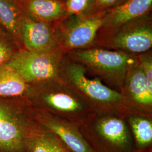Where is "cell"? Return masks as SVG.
<instances>
[{
	"label": "cell",
	"instance_id": "obj_8",
	"mask_svg": "<svg viewBox=\"0 0 152 152\" xmlns=\"http://www.w3.org/2000/svg\"><path fill=\"white\" fill-rule=\"evenodd\" d=\"M20 34L22 44L28 51L42 53L60 48L56 24L38 20L24 12Z\"/></svg>",
	"mask_w": 152,
	"mask_h": 152
},
{
	"label": "cell",
	"instance_id": "obj_4",
	"mask_svg": "<svg viewBox=\"0 0 152 152\" xmlns=\"http://www.w3.org/2000/svg\"><path fill=\"white\" fill-rule=\"evenodd\" d=\"M64 54L60 48L42 53L19 49L5 64L28 84L60 81V66Z\"/></svg>",
	"mask_w": 152,
	"mask_h": 152
},
{
	"label": "cell",
	"instance_id": "obj_16",
	"mask_svg": "<svg viewBox=\"0 0 152 152\" xmlns=\"http://www.w3.org/2000/svg\"><path fill=\"white\" fill-rule=\"evenodd\" d=\"M29 84L9 66H0V96H18L26 94Z\"/></svg>",
	"mask_w": 152,
	"mask_h": 152
},
{
	"label": "cell",
	"instance_id": "obj_14",
	"mask_svg": "<svg viewBox=\"0 0 152 152\" xmlns=\"http://www.w3.org/2000/svg\"><path fill=\"white\" fill-rule=\"evenodd\" d=\"M22 10L16 0H0V27L8 33L18 45H22L20 34Z\"/></svg>",
	"mask_w": 152,
	"mask_h": 152
},
{
	"label": "cell",
	"instance_id": "obj_11",
	"mask_svg": "<svg viewBox=\"0 0 152 152\" xmlns=\"http://www.w3.org/2000/svg\"><path fill=\"white\" fill-rule=\"evenodd\" d=\"M152 7V0H126L107 10L100 29L110 32L128 22L147 15Z\"/></svg>",
	"mask_w": 152,
	"mask_h": 152
},
{
	"label": "cell",
	"instance_id": "obj_18",
	"mask_svg": "<svg viewBox=\"0 0 152 152\" xmlns=\"http://www.w3.org/2000/svg\"><path fill=\"white\" fill-rule=\"evenodd\" d=\"M16 42L3 28L0 27V66L5 64L18 50Z\"/></svg>",
	"mask_w": 152,
	"mask_h": 152
},
{
	"label": "cell",
	"instance_id": "obj_2",
	"mask_svg": "<svg viewBox=\"0 0 152 152\" xmlns=\"http://www.w3.org/2000/svg\"><path fill=\"white\" fill-rule=\"evenodd\" d=\"M92 152H134L125 121L116 114H91L79 127Z\"/></svg>",
	"mask_w": 152,
	"mask_h": 152
},
{
	"label": "cell",
	"instance_id": "obj_22",
	"mask_svg": "<svg viewBox=\"0 0 152 152\" xmlns=\"http://www.w3.org/2000/svg\"><path fill=\"white\" fill-rule=\"evenodd\" d=\"M63 152H72L71 151L67 148V147H66L65 149H64V151H63Z\"/></svg>",
	"mask_w": 152,
	"mask_h": 152
},
{
	"label": "cell",
	"instance_id": "obj_9",
	"mask_svg": "<svg viewBox=\"0 0 152 152\" xmlns=\"http://www.w3.org/2000/svg\"><path fill=\"white\" fill-rule=\"evenodd\" d=\"M126 110H137L140 112L151 113L152 93L149 91L147 80L141 66L137 63L128 70L122 89Z\"/></svg>",
	"mask_w": 152,
	"mask_h": 152
},
{
	"label": "cell",
	"instance_id": "obj_10",
	"mask_svg": "<svg viewBox=\"0 0 152 152\" xmlns=\"http://www.w3.org/2000/svg\"><path fill=\"white\" fill-rule=\"evenodd\" d=\"M39 120L45 128L62 141L72 152H92L79 127L58 117L41 115Z\"/></svg>",
	"mask_w": 152,
	"mask_h": 152
},
{
	"label": "cell",
	"instance_id": "obj_19",
	"mask_svg": "<svg viewBox=\"0 0 152 152\" xmlns=\"http://www.w3.org/2000/svg\"><path fill=\"white\" fill-rule=\"evenodd\" d=\"M137 58L145 77L148 88L152 93V54L147 51L137 55Z\"/></svg>",
	"mask_w": 152,
	"mask_h": 152
},
{
	"label": "cell",
	"instance_id": "obj_23",
	"mask_svg": "<svg viewBox=\"0 0 152 152\" xmlns=\"http://www.w3.org/2000/svg\"><path fill=\"white\" fill-rule=\"evenodd\" d=\"M152 152V150H150V151H148V152Z\"/></svg>",
	"mask_w": 152,
	"mask_h": 152
},
{
	"label": "cell",
	"instance_id": "obj_7",
	"mask_svg": "<svg viewBox=\"0 0 152 152\" xmlns=\"http://www.w3.org/2000/svg\"><path fill=\"white\" fill-rule=\"evenodd\" d=\"M107 46L133 54L149 51L152 46V23L148 15L110 32Z\"/></svg>",
	"mask_w": 152,
	"mask_h": 152
},
{
	"label": "cell",
	"instance_id": "obj_21",
	"mask_svg": "<svg viewBox=\"0 0 152 152\" xmlns=\"http://www.w3.org/2000/svg\"><path fill=\"white\" fill-rule=\"evenodd\" d=\"M6 109L7 108L4 106L0 104V129H1V126L2 125L4 118V115H5Z\"/></svg>",
	"mask_w": 152,
	"mask_h": 152
},
{
	"label": "cell",
	"instance_id": "obj_1",
	"mask_svg": "<svg viewBox=\"0 0 152 152\" xmlns=\"http://www.w3.org/2000/svg\"><path fill=\"white\" fill-rule=\"evenodd\" d=\"M60 78L87 102L95 114H117L126 110L121 92L107 86L99 78L88 77L86 68L71 58H63Z\"/></svg>",
	"mask_w": 152,
	"mask_h": 152
},
{
	"label": "cell",
	"instance_id": "obj_12",
	"mask_svg": "<svg viewBox=\"0 0 152 152\" xmlns=\"http://www.w3.org/2000/svg\"><path fill=\"white\" fill-rule=\"evenodd\" d=\"M22 12L42 22L56 24L66 18L63 0H18Z\"/></svg>",
	"mask_w": 152,
	"mask_h": 152
},
{
	"label": "cell",
	"instance_id": "obj_24",
	"mask_svg": "<svg viewBox=\"0 0 152 152\" xmlns=\"http://www.w3.org/2000/svg\"><path fill=\"white\" fill-rule=\"evenodd\" d=\"M16 1H18V0H16Z\"/></svg>",
	"mask_w": 152,
	"mask_h": 152
},
{
	"label": "cell",
	"instance_id": "obj_3",
	"mask_svg": "<svg viewBox=\"0 0 152 152\" xmlns=\"http://www.w3.org/2000/svg\"><path fill=\"white\" fill-rule=\"evenodd\" d=\"M71 59L121 90L128 70L137 63V56L122 51L87 48L69 52Z\"/></svg>",
	"mask_w": 152,
	"mask_h": 152
},
{
	"label": "cell",
	"instance_id": "obj_17",
	"mask_svg": "<svg viewBox=\"0 0 152 152\" xmlns=\"http://www.w3.org/2000/svg\"><path fill=\"white\" fill-rule=\"evenodd\" d=\"M66 17L85 15L97 12L95 0H66Z\"/></svg>",
	"mask_w": 152,
	"mask_h": 152
},
{
	"label": "cell",
	"instance_id": "obj_20",
	"mask_svg": "<svg viewBox=\"0 0 152 152\" xmlns=\"http://www.w3.org/2000/svg\"><path fill=\"white\" fill-rule=\"evenodd\" d=\"M126 0H95L96 10H108L117 6L120 5Z\"/></svg>",
	"mask_w": 152,
	"mask_h": 152
},
{
	"label": "cell",
	"instance_id": "obj_5",
	"mask_svg": "<svg viewBox=\"0 0 152 152\" xmlns=\"http://www.w3.org/2000/svg\"><path fill=\"white\" fill-rule=\"evenodd\" d=\"M107 10L66 17L56 24L59 47L63 52L87 49L95 41Z\"/></svg>",
	"mask_w": 152,
	"mask_h": 152
},
{
	"label": "cell",
	"instance_id": "obj_15",
	"mask_svg": "<svg viewBox=\"0 0 152 152\" xmlns=\"http://www.w3.org/2000/svg\"><path fill=\"white\" fill-rule=\"evenodd\" d=\"M129 124L134 141V152H147L151 150L152 121L145 115L133 114L129 117Z\"/></svg>",
	"mask_w": 152,
	"mask_h": 152
},
{
	"label": "cell",
	"instance_id": "obj_6",
	"mask_svg": "<svg viewBox=\"0 0 152 152\" xmlns=\"http://www.w3.org/2000/svg\"><path fill=\"white\" fill-rule=\"evenodd\" d=\"M55 87L44 93L41 100L58 117L80 127L94 113L87 102L62 80L54 81Z\"/></svg>",
	"mask_w": 152,
	"mask_h": 152
},
{
	"label": "cell",
	"instance_id": "obj_13",
	"mask_svg": "<svg viewBox=\"0 0 152 152\" xmlns=\"http://www.w3.org/2000/svg\"><path fill=\"white\" fill-rule=\"evenodd\" d=\"M24 147L26 152H63L66 146L45 128L26 127Z\"/></svg>",
	"mask_w": 152,
	"mask_h": 152
}]
</instances>
